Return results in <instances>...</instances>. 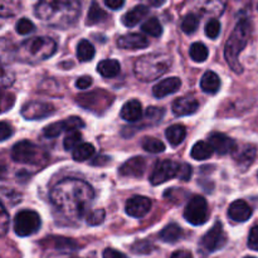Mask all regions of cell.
Instances as JSON below:
<instances>
[{
	"label": "cell",
	"instance_id": "1",
	"mask_svg": "<svg viewBox=\"0 0 258 258\" xmlns=\"http://www.w3.org/2000/svg\"><path fill=\"white\" fill-rule=\"evenodd\" d=\"M93 197L91 185L77 179H64L50 190V201L55 208L71 219L82 218L88 212Z\"/></svg>",
	"mask_w": 258,
	"mask_h": 258
},
{
	"label": "cell",
	"instance_id": "2",
	"mask_svg": "<svg viewBox=\"0 0 258 258\" xmlns=\"http://www.w3.org/2000/svg\"><path fill=\"white\" fill-rule=\"evenodd\" d=\"M249 34H251V24L247 19H241L234 27L232 34L229 35L226 48H224V57H226L227 63L232 68V71L238 75L243 71V66L239 62L238 55L246 48Z\"/></svg>",
	"mask_w": 258,
	"mask_h": 258
},
{
	"label": "cell",
	"instance_id": "3",
	"mask_svg": "<svg viewBox=\"0 0 258 258\" xmlns=\"http://www.w3.org/2000/svg\"><path fill=\"white\" fill-rule=\"evenodd\" d=\"M171 66V59L169 55L164 53H150V54L143 55L135 62V76L140 81L149 82L154 81L168 72Z\"/></svg>",
	"mask_w": 258,
	"mask_h": 258
},
{
	"label": "cell",
	"instance_id": "4",
	"mask_svg": "<svg viewBox=\"0 0 258 258\" xmlns=\"http://www.w3.org/2000/svg\"><path fill=\"white\" fill-rule=\"evenodd\" d=\"M57 49V44L52 38L37 37L27 39L20 47V57L28 60H44L52 57Z\"/></svg>",
	"mask_w": 258,
	"mask_h": 258
},
{
	"label": "cell",
	"instance_id": "5",
	"mask_svg": "<svg viewBox=\"0 0 258 258\" xmlns=\"http://www.w3.org/2000/svg\"><path fill=\"white\" fill-rule=\"evenodd\" d=\"M10 156H12L13 161L20 164H40L45 158L42 149L28 140H23L15 144L13 146Z\"/></svg>",
	"mask_w": 258,
	"mask_h": 258
},
{
	"label": "cell",
	"instance_id": "6",
	"mask_svg": "<svg viewBox=\"0 0 258 258\" xmlns=\"http://www.w3.org/2000/svg\"><path fill=\"white\" fill-rule=\"evenodd\" d=\"M39 216L37 212L30 211V209H24L20 211L14 218V231L17 236L28 237L37 233L38 229L40 228Z\"/></svg>",
	"mask_w": 258,
	"mask_h": 258
},
{
	"label": "cell",
	"instance_id": "7",
	"mask_svg": "<svg viewBox=\"0 0 258 258\" xmlns=\"http://www.w3.org/2000/svg\"><path fill=\"white\" fill-rule=\"evenodd\" d=\"M208 203L201 196L191 197L184 209V218L193 226H202L208 221Z\"/></svg>",
	"mask_w": 258,
	"mask_h": 258
},
{
	"label": "cell",
	"instance_id": "8",
	"mask_svg": "<svg viewBox=\"0 0 258 258\" xmlns=\"http://www.w3.org/2000/svg\"><path fill=\"white\" fill-rule=\"evenodd\" d=\"M179 169H180V164L176 163V161H158L150 176V183L153 185H160V184L166 183L170 179L178 178Z\"/></svg>",
	"mask_w": 258,
	"mask_h": 258
},
{
	"label": "cell",
	"instance_id": "9",
	"mask_svg": "<svg viewBox=\"0 0 258 258\" xmlns=\"http://www.w3.org/2000/svg\"><path fill=\"white\" fill-rule=\"evenodd\" d=\"M227 234L221 222H216L213 227L202 238L201 244L207 252H216L226 246Z\"/></svg>",
	"mask_w": 258,
	"mask_h": 258
},
{
	"label": "cell",
	"instance_id": "10",
	"mask_svg": "<svg viewBox=\"0 0 258 258\" xmlns=\"http://www.w3.org/2000/svg\"><path fill=\"white\" fill-rule=\"evenodd\" d=\"M54 113V106L42 101H29L22 107V116L25 120H42Z\"/></svg>",
	"mask_w": 258,
	"mask_h": 258
},
{
	"label": "cell",
	"instance_id": "11",
	"mask_svg": "<svg viewBox=\"0 0 258 258\" xmlns=\"http://www.w3.org/2000/svg\"><path fill=\"white\" fill-rule=\"evenodd\" d=\"M151 206H153V203L146 197L134 196L126 202L125 211L133 218H143L150 212Z\"/></svg>",
	"mask_w": 258,
	"mask_h": 258
},
{
	"label": "cell",
	"instance_id": "12",
	"mask_svg": "<svg viewBox=\"0 0 258 258\" xmlns=\"http://www.w3.org/2000/svg\"><path fill=\"white\" fill-rule=\"evenodd\" d=\"M208 143L213 151H216L219 155H227V154L234 153L237 150L236 143L229 136L221 133L211 134L208 136Z\"/></svg>",
	"mask_w": 258,
	"mask_h": 258
},
{
	"label": "cell",
	"instance_id": "13",
	"mask_svg": "<svg viewBox=\"0 0 258 258\" xmlns=\"http://www.w3.org/2000/svg\"><path fill=\"white\" fill-rule=\"evenodd\" d=\"M146 160L143 156H135V158L128 159L127 161L120 166V175L131 176V178H140L145 173Z\"/></svg>",
	"mask_w": 258,
	"mask_h": 258
},
{
	"label": "cell",
	"instance_id": "14",
	"mask_svg": "<svg viewBox=\"0 0 258 258\" xmlns=\"http://www.w3.org/2000/svg\"><path fill=\"white\" fill-rule=\"evenodd\" d=\"M199 108V102L194 97L190 96H184V97L176 98L171 105V110H173L175 116H188L193 115L197 112Z\"/></svg>",
	"mask_w": 258,
	"mask_h": 258
},
{
	"label": "cell",
	"instance_id": "15",
	"mask_svg": "<svg viewBox=\"0 0 258 258\" xmlns=\"http://www.w3.org/2000/svg\"><path fill=\"white\" fill-rule=\"evenodd\" d=\"M149 40L146 37L139 33H127L125 35H121L117 40V45L121 49H144L149 47Z\"/></svg>",
	"mask_w": 258,
	"mask_h": 258
},
{
	"label": "cell",
	"instance_id": "16",
	"mask_svg": "<svg viewBox=\"0 0 258 258\" xmlns=\"http://www.w3.org/2000/svg\"><path fill=\"white\" fill-rule=\"evenodd\" d=\"M228 217L232 219V221L242 223V222H246L251 218L252 208L248 206L247 202L238 199V201L233 202V203L229 206Z\"/></svg>",
	"mask_w": 258,
	"mask_h": 258
},
{
	"label": "cell",
	"instance_id": "17",
	"mask_svg": "<svg viewBox=\"0 0 258 258\" xmlns=\"http://www.w3.org/2000/svg\"><path fill=\"white\" fill-rule=\"evenodd\" d=\"M181 81L178 77L166 78V80L160 81L156 83L153 87V93L156 98H163L165 96L171 95V93L176 92L180 88Z\"/></svg>",
	"mask_w": 258,
	"mask_h": 258
},
{
	"label": "cell",
	"instance_id": "18",
	"mask_svg": "<svg viewBox=\"0 0 258 258\" xmlns=\"http://www.w3.org/2000/svg\"><path fill=\"white\" fill-rule=\"evenodd\" d=\"M120 115L125 121L136 122L143 116V106L138 100H130L122 106Z\"/></svg>",
	"mask_w": 258,
	"mask_h": 258
},
{
	"label": "cell",
	"instance_id": "19",
	"mask_svg": "<svg viewBox=\"0 0 258 258\" xmlns=\"http://www.w3.org/2000/svg\"><path fill=\"white\" fill-rule=\"evenodd\" d=\"M149 8L146 5H136L135 8H133L131 10H128L125 15L122 17V24L125 27H135L138 23H140V20H143L144 18L148 15Z\"/></svg>",
	"mask_w": 258,
	"mask_h": 258
},
{
	"label": "cell",
	"instance_id": "20",
	"mask_svg": "<svg viewBox=\"0 0 258 258\" xmlns=\"http://www.w3.org/2000/svg\"><path fill=\"white\" fill-rule=\"evenodd\" d=\"M201 88L206 93H217L221 88V80L213 71H207L201 80Z\"/></svg>",
	"mask_w": 258,
	"mask_h": 258
},
{
	"label": "cell",
	"instance_id": "21",
	"mask_svg": "<svg viewBox=\"0 0 258 258\" xmlns=\"http://www.w3.org/2000/svg\"><path fill=\"white\" fill-rule=\"evenodd\" d=\"M120 63L116 59H103L97 64V72L105 78H112L120 73Z\"/></svg>",
	"mask_w": 258,
	"mask_h": 258
},
{
	"label": "cell",
	"instance_id": "22",
	"mask_svg": "<svg viewBox=\"0 0 258 258\" xmlns=\"http://www.w3.org/2000/svg\"><path fill=\"white\" fill-rule=\"evenodd\" d=\"M165 136L171 146L180 145L186 138V128L183 125H173L166 128Z\"/></svg>",
	"mask_w": 258,
	"mask_h": 258
},
{
	"label": "cell",
	"instance_id": "23",
	"mask_svg": "<svg viewBox=\"0 0 258 258\" xmlns=\"http://www.w3.org/2000/svg\"><path fill=\"white\" fill-rule=\"evenodd\" d=\"M257 149L253 145H247L242 149V151H238L236 155V161L242 169H247L252 163H253L254 158H256Z\"/></svg>",
	"mask_w": 258,
	"mask_h": 258
},
{
	"label": "cell",
	"instance_id": "24",
	"mask_svg": "<svg viewBox=\"0 0 258 258\" xmlns=\"http://www.w3.org/2000/svg\"><path fill=\"white\" fill-rule=\"evenodd\" d=\"M213 149L209 145L208 141H198L191 148L190 156L196 160H207L213 155Z\"/></svg>",
	"mask_w": 258,
	"mask_h": 258
},
{
	"label": "cell",
	"instance_id": "25",
	"mask_svg": "<svg viewBox=\"0 0 258 258\" xmlns=\"http://www.w3.org/2000/svg\"><path fill=\"white\" fill-rule=\"evenodd\" d=\"M183 237V229L175 223H170L160 232V238L166 243H176Z\"/></svg>",
	"mask_w": 258,
	"mask_h": 258
},
{
	"label": "cell",
	"instance_id": "26",
	"mask_svg": "<svg viewBox=\"0 0 258 258\" xmlns=\"http://www.w3.org/2000/svg\"><path fill=\"white\" fill-rule=\"evenodd\" d=\"M107 18V14H106L105 10L100 7L96 2H93L91 4L90 10H88L87 19H86V24L87 25H96L98 23L103 22V20Z\"/></svg>",
	"mask_w": 258,
	"mask_h": 258
},
{
	"label": "cell",
	"instance_id": "27",
	"mask_svg": "<svg viewBox=\"0 0 258 258\" xmlns=\"http://www.w3.org/2000/svg\"><path fill=\"white\" fill-rule=\"evenodd\" d=\"M76 54H77V58L81 62H88V60L95 57V47L87 39H82L77 44Z\"/></svg>",
	"mask_w": 258,
	"mask_h": 258
},
{
	"label": "cell",
	"instance_id": "28",
	"mask_svg": "<svg viewBox=\"0 0 258 258\" xmlns=\"http://www.w3.org/2000/svg\"><path fill=\"white\" fill-rule=\"evenodd\" d=\"M95 154V148H93L92 144L88 143H82L78 148H76L72 151V156L76 161L81 163V161H86L87 159H90L91 156Z\"/></svg>",
	"mask_w": 258,
	"mask_h": 258
},
{
	"label": "cell",
	"instance_id": "29",
	"mask_svg": "<svg viewBox=\"0 0 258 258\" xmlns=\"http://www.w3.org/2000/svg\"><path fill=\"white\" fill-rule=\"evenodd\" d=\"M141 146L145 151L153 154H159L163 153L165 150V145H164L163 141H160L156 138H151V136H146V138L143 139L141 141Z\"/></svg>",
	"mask_w": 258,
	"mask_h": 258
},
{
	"label": "cell",
	"instance_id": "30",
	"mask_svg": "<svg viewBox=\"0 0 258 258\" xmlns=\"http://www.w3.org/2000/svg\"><path fill=\"white\" fill-rule=\"evenodd\" d=\"M189 54H190L191 59H193L194 62L202 63L208 58L209 52H208V48H207L203 43L196 42L191 44L190 50H189Z\"/></svg>",
	"mask_w": 258,
	"mask_h": 258
},
{
	"label": "cell",
	"instance_id": "31",
	"mask_svg": "<svg viewBox=\"0 0 258 258\" xmlns=\"http://www.w3.org/2000/svg\"><path fill=\"white\" fill-rule=\"evenodd\" d=\"M141 29L145 33H148V34H150L151 37H160V35L163 34V27H161L158 18L155 17L150 18V19L146 20L145 23H143Z\"/></svg>",
	"mask_w": 258,
	"mask_h": 258
},
{
	"label": "cell",
	"instance_id": "32",
	"mask_svg": "<svg viewBox=\"0 0 258 258\" xmlns=\"http://www.w3.org/2000/svg\"><path fill=\"white\" fill-rule=\"evenodd\" d=\"M199 27V18L198 15L193 14V13H189L185 17L183 18V22H181V30H183L185 34H193Z\"/></svg>",
	"mask_w": 258,
	"mask_h": 258
},
{
	"label": "cell",
	"instance_id": "33",
	"mask_svg": "<svg viewBox=\"0 0 258 258\" xmlns=\"http://www.w3.org/2000/svg\"><path fill=\"white\" fill-rule=\"evenodd\" d=\"M64 131H67L66 121H57V122H53L50 125L45 126L43 134H44L45 138H57V136H59Z\"/></svg>",
	"mask_w": 258,
	"mask_h": 258
},
{
	"label": "cell",
	"instance_id": "34",
	"mask_svg": "<svg viewBox=\"0 0 258 258\" xmlns=\"http://www.w3.org/2000/svg\"><path fill=\"white\" fill-rule=\"evenodd\" d=\"M81 141H82V135L80 131H72V133H68V135L63 140V148L67 151H73L82 144Z\"/></svg>",
	"mask_w": 258,
	"mask_h": 258
},
{
	"label": "cell",
	"instance_id": "35",
	"mask_svg": "<svg viewBox=\"0 0 258 258\" xmlns=\"http://www.w3.org/2000/svg\"><path fill=\"white\" fill-rule=\"evenodd\" d=\"M52 241H54V247L59 251H75L78 248V244L73 239L58 237V238H53Z\"/></svg>",
	"mask_w": 258,
	"mask_h": 258
},
{
	"label": "cell",
	"instance_id": "36",
	"mask_svg": "<svg viewBox=\"0 0 258 258\" xmlns=\"http://www.w3.org/2000/svg\"><path fill=\"white\" fill-rule=\"evenodd\" d=\"M131 249L136 254H149L154 251V244L144 239V241H138L136 243H134Z\"/></svg>",
	"mask_w": 258,
	"mask_h": 258
},
{
	"label": "cell",
	"instance_id": "37",
	"mask_svg": "<svg viewBox=\"0 0 258 258\" xmlns=\"http://www.w3.org/2000/svg\"><path fill=\"white\" fill-rule=\"evenodd\" d=\"M15 29H17L18 34L27 35L29 34V33L34 32L35 25L33 24L32 20H29L28 18H22V19L17 23V25H15Z\"/></svg>",
	"mask_w": 258,
	"mask_h": 258
},
{
	"label": "cell",
	"instance_id": "38",
	"mask_svg": "<svg viewBox=\"0 0 258 258\" xmlns=\"http://www.w3.org/2000/svg\"><path fill=\"white\" fill-rule=\"evenodd\" d=\"M106 213L103 209H96L87 214V224L88 226H100L105 221Z\"/></svg>",
	"mask_w": 258,
	"mask_h": 258
},
{
	"label": "cell",
	"instance_id": "39",
	"mask_svg": "<svg viewBox=\"0 0 258 258\" xmlns=\"http://www.w3.org/2000/svg\"><path fill=\"white\" fill-rule=\"evenodd\" d=\"M206 35L211 39H216L218 38L219 33H221V23L217 19H211L206 24Z\"/></svg>",
	"mask_w": 258,
	"mask_h": 258
},
{
	"label": "cell",
	"instance_id": "40",
	"mask_svg": "<svg viewBox=\"0 0 258 258\" xmlns=\"http://www.w3.org/2000/svg\"><path fill=\"white\" fill-rule=\"evenodd\" d=\"M66 121V125H67V131L68 133H72V131H77L80 128H82L85 126L82 118L77 117V116H72V117H68Z\"/></svg>",
	"mask_w": 258,
	"mask_h": 258
},
{
	"label": "cell",
	"instance_id": "41",
	"mask_svg": "<svg viewBox=\"0 0 258 258\" xmlns=\"http://www.w3.org/2000/svg\"><path fill=\"white\" fill-rule=\"evenodd\" d=\"M191 174H193V169H191V166L186 163H181L180 169H179V174H178L179 180L188 181L189 179L191 178Z\"/></svg>",
	"mask_w": 258,
	"mask_h": 258
},
{
	"label": "cell",
	"instance_id": "42",
	"mask_svg": "<svg viewBox=\"0 0 258 258\" xmlns=\"http://www.w3.org/2000/svg\"><path fill=\"white\" fill-rule=\"evenodd\" d=\"M145 116L149 121H159L164 116V108L149 107L148 110H146Z\"/></svg>",
	"mask_w": 258,
	"mask_h": 258
},
{
	"label": "cell",
	"instance_id": "43",
	"mask_svg": "<svg viewBox=\"0 0 258 258\" xmlns=\"http://www.w3.org/2000/svg\"><path fill=\"white\" fill-rule=\"evenodd\" d=\"M248 247L253 251H258V226H254L253 228L249 231L248 234V242H247Z\"/></svg>",
	"mask_w": 258,
	"mask_h": 258
},
{
	"label": "cell",
	"instance_id": "44",
	"mask_svg": "<svg viewBox=\"0 0 258 258\" xmlns=\"http://www.w3.org/2000/svg\"><path fill=\"white\" fill-rule=\"evenodd\" d=\"M13 135V127L7 122V121H2L0 123V140L5 141Z\"/></svg>",
	"mask_w": 258,
	"mask_h": 258
},
{
	"label": "cell",
	"instance_id": "45",
	"mask_svg": "<svg viewBox=\"0 0 258 258\" xmlns=\"http://www.w3.org/2000/svg\"><path fill=\"white\" fill-rule=\"evenodd\" d=\"M91 85H92V78L90 76H82L76 81V87L78 90H87Z\"/></svg>",
	"mask_w": 258,
	"mask_h": 258
},
{
	"label": "cell",
	"instance_id": "46",
	"mask_svg": "<svg viewBox=\"0 0 258 258\" xmlns=\"http://www.w3.org/2000/svg\"><path fill=\"white\" fill-rule=\"evenodd\" d=\"M103 258H128L125 253L113 248H106L102 254Z\"/></svg>",
	"mask_w": 258,
	"mask_h": 258
},
{
	"label": "cell",
	"instance_id": "47",
	"mask_svg": "<svg viewBox=\"0 0 258 258\" xmlns=\"http://www.w3.org/2000/svg\"><path fill=\"white\" fill-rule=\"evenodd\" d=\"M105 5L112 10H117L125 5L123 0H105Z\"/></svg>",
	"mask_w": 258,
	"mask_h": 258
},
{
	"label": "cell",
	"instance_id": "48",
	"mask_svg": "<svg viewBox=\"0 0 258 258\" xmlns=\"http://www.w3.org/2000/svg\"><path fill=\"white\" fill-rule=\"evenodd\" d=\"M170 258H193V254L189 251H185V249H179V251L174 252Z\"/></svg>",
	"mask_w": 258,
	"mask_h": 258
},
{
	"label": "cell",
	"instance_id": "49",
	"mask_svg": "<svg viewBox=\"0 0 258 258\" xmlns=\"http://www.w3.org/2000/svg\"><path fill=\"white\" fill-rule=\"evenodd\" d=\"M7 229H8V214L5 208L3 207V211H2V233L5 234L7 233Z\"/></svg>",
	"mask_w": 258,
	"mask_h": 258
},
{
	"label": "cell",
	"instance_id": "50",
	"mask_svg": "<svg viewBox=\"0 0 258 258\" xmlns=\"http://www.w3.org/2000/svg\"><path fill=\"white\" fill-rule=\"evenodd\" d=\"M108 161H110V158H107V156H97L96 159H93L91 164L95 166H100V165H106V164H108Z\"/></svg>",
	"mask_w": 258,
	"mask_h": 258
},
{
	"label": "cell",
	"instance_id": "51",
	"mask_svg": "<svg viewBox=\"0 0 258 258\" xmlns=\"http://www.w3.org/2000/svg\"><path fill=\"white\" fill-rule=\"evenodd\" d=\"M151 5H154V7H160V5L164 4V2H150Z\"/></svg>",
	"mask_w": 258,
	"mask_h": 258
},
{
	"label": "cell",
	"instance_id": "52",
	"mask_svg": "<svg viewBox=\"0 0 258 258\" xmlns=\"http://www.w3.org/2000/svg\"><path fill=\"white\" fill-rule=\"evenodd\" d=\"M244 258H256V257H251V256H247V257H244Z\"/></svg>",
	"mask_w": 258,
	"mask_h": 258
}]
</instances>
